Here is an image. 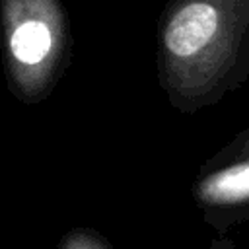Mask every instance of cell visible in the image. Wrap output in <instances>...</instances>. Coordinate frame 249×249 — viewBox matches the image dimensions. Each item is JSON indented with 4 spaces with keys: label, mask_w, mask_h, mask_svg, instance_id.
Returning a JSON list of instances; mask_svg holds the SVG:
<instances>
[{
    "label": "cell",
    "mask_w": 249,
    "mask_h": 249,
    "mask_svg": "<svg viewBox=\"0 0 249 249\" xmlns=\"http://www.w3.org/2000/svg\"><path fill=\"white\" fill-rule=\"evenodd\" d=\"M158 39L171 82L222 80L249 60V0H165Z\"/></svg>",
    "instance_id": "1"
},
{
    "label": "cell",
    "mask_w": 249,
    "mask_h": 249,
    "mask_svg": "<svg viewBox=\"0 0 249 249\" xmlns=\"http://www.w3.org/2000/svg\"><path fill=\"white\" fill-rule=\"evenodd\" d=\"M8 68L23 88L49 82L70 43L62 0H0Z\"/></svg>",
    "instance_id": "2"
},
{
    "label": "cell",
    "mask_w": 249,
    "mask_h": 249,
    "mask_svg": "<svg viewBox=\"0 0 249 249\" xmlns=\"http://www.w3.org/2000/svg\"><path fill=\"white\" fill-rule=\"evenodd\" d=\"M198 195L210 204H235L249 200V160L208 175L200 183Z\"/></svg>",
    "instance_id": "3"
}]
</instances>
